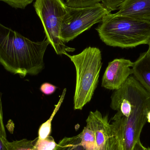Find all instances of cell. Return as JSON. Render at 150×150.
<instances>
[{
    "label": "cell",
    "instance_id": "1",
    "mask_svg": "<svg viewBox=\"0 0 150 150\" xmlns=\"http://www.w3.org/2000/svg\"><path fill=\"white\" fill-rule=\"evenodd\" d=\"M49 44L46 37L42 41H32L0 23V63L22 78L44 69V55Z\"/></svg>",
    "mask_w": 150,
    "mask_h": 150
},
{
    "label": "cell",
    "instance_id": "2",
    "mask_svg": "<svg viewBox=\"0 0 150 150\" xmlns=\"http://www.w3.org/2000/svg\"><path fill=\"white\" fill-rule=\"evenodd\" d=\"M132 103V112L128 117L117 112L111 124L114 134L117 137L121 150H133L147 122L150 110V93L132 76L127 80Z\"/></svg>",
    "mask_w": 150,
    "mask_h": 150
},
{
    "label": "cell",
    "instance_id": "3",
    "mask_svg": "<svg viewBox=\"0 0 150 150\" xmlns=\"http://www.w3.org/2000/svg\"><path fill=\"white\" fill-rule=\"evenodd\" d=\"M107 45L133 48L150 41V23L110 13L103 17L96 29Z\"/></svg>",
    "mask_w": 150,
    "mask_h": 150
},
{
    "label": "cell",
    "instance_id": "4",
    "mask_svg": "<svg viewBox=\"0 0 150 150\" xmlns=\"http://www.w3.org/2000/svg\"><path fill=\"white\" fill-rule=\"evenodd\" d=\"M65 55L76 68L74 108L82 110L91 101L98 83L102 66L101 51L98 47H88L78 54L71 55L67 53Z\"/></svg>",
    "mask_w": 150,
    "mask_h": 150
},
{
    "label": "cell",
    "instance_id": "5",
    "mask_svg": "<svg viewBox=\"0 0 150 150\" xmlns=\"http://www.w3.org/2000/svg\"><path fill=\"white\" fill-rule=\"evenodd\" d=\"M34 7L42 22L46 37L58 55L74 52L62 38V22L67 11L63 0H36Z\"/></svg>",
    "mask_w": 150,
    "mask_h": 150
},
{
    "label": "cell",
    "instance_id": "6",
    "mask_svg": "<svg viewBox=\"0 0 150 150\" xmlns=\"http://www.w3.org/2000/svg\"><path fill=\"white\" fill-rule=\"evenodd\" d=\"M67 11L62 25V38L67 43L101 22L109 12L101 3L92 7L75 8L67 6Z\"/></svg>",
    "mask_w": 150,
    "mask_h": 150
},
{
    "label": "cell",
    "instance_id": "7",
    "mask_svg": "<svg viewBox=\"0 0 150 150\" xmlns=\"http://www.w3.org/2000/svg\"><path fill=\"white\" fill-rule=\"evenodd\" d=\"M134 62L128 59H117L109 62L102 78V87L116 90L121 87L130 75L133 74Z\"/></svg>",
    "mask_w": 150,
    "mask_h": 150
},
{
    "label": "cell",
    "instance_id": "8",
    "mask_svg": "<svg viewBox=\"0 0 150 150\" xmlns=\"http://www.w3.org/2000/svg\"><path fill=\"white\" fill-rule=\"evenodd\" d=\"M86 122V126L95 133L96 150H110L111 137L114 133L108 115L104 116L98 110L91 112Z\"/></svg>",
    "mask_w": 150,
    "mask_h": 150
},
{
    "label": "cell",
    "instance_id": "9",
    "mask_svg": "<svg viewBox=\"0 0 150 150\" xmlns=\"http://www.w3.org/2000/svg\"><path fill=\"white\" fill-rule=\"evenodd\" d=\"M115 13L150 23V0H126Z\"/></svg>",
    "mask_w": 150,
    "mask_h": 150
},
{
    "label": "cell",
    "instance_id": "10",
    "mask_svg": "<svg viewBox=\"0 0 150 150\" xmlns=\"http://www.w3.org/2000/svg\"><path fill=\"white\" fill-rule=\"evenodd\" d=\"M132 68L136 79L150 93V51L142 53Z\"/></svg>",
    "mask_w": 150,
    "mask_h": 150
},
{
    "label": "cell",
    "instance_id": "11",
    "mask_svg": "<svg viewBox=\"0 0 150 150\" xmlns=\"http://www.w3.org/2000/svg\"><path fill=\"white\" fill-rule=\"evenodd\" d=\"M67 92V89L65 88L61 95L60 98L57 105H55L52 113L51 115L50 118L45 122L42 124L40 127L38 132V138L40 139H45L48 136H50L52 129V122L54 117L59 109L63 103Z\"/></svg>",
    "mask_w": 150,
    "mask_h": 150
},
{
    "label": "cell",
    "instance_id": "12",
    "mask_svg": "<svg viewBox=\"0 0 150 150\" xmlns=\"http://www.w3.org/2000/svg\"><path fill=\"white\" fill-rule=\"evenodd\" d=\"M54 150H86L82 146L79 135L65 137L57 144Z\"/></svg>",
    "mask_w": 150,
    "mask_h": 150
},
{
    "label": "cell",
    "instance_id": "13",
    "mask_svg": "<svg viewBox=\"0 0 150 150\" xmlns=\"http://www.w3.org/2000/svg\"><path fill=\"white\" fill-rule=\"evenodd\" d=\"M79 135L81 144L86 150H97L96 136L92 129L86 125Z\"/></svg>",
    "mask_w": 150,
    "mask_h": 150
},
{
    "label": "cell",
    "instance_id": "14",
    "mask_svg": "<svg viewBox=\"0 0 150 150\" xmlns=\"http://www.w3.org/2000/svg\"><path fill=\"white\" fill-rule=\"evenodd\" d=\"M37 138L33 141L24 139L16 141L11 142H8L7 148L8 150H35L34 148Z\"/></svg>",
    "mask_w": 150,
    "mask_h": 150
},
{
    "label": "cell",
    "instance_id": "15",
    "mask_svg": "<svg viewBox=\"0 0 150 150\" xmlns=\"http://www.w3.org/2000/svg\"><path fill=\"white\" fill-rule=\"evenodd\" d=\"M57 145L54 139L48 136L45 139L37 138L34 148L35 150H54Z\"/></svg>",
    "mask_w": 150,
    "mask_h": 150
},
{
    "label": "cell",
    "instance_id": "16",
    "mask_svg": "<svg viewBox=\"0 0 150 150\" xmlns=\"http://www.w3.org/2000/svg\"><path fill=\"white\" fill-rule=\"evenodd\" d=\"M101 1V0H66L65 3L68 7L84 8L92 7Z\"/></svg>",
    "mask_w": 150,
    "mask_h": 150
},
{
    "label": "cell",
    "instance_id": "17",
    "mask_svg": "<svg viewBox=\"0 0 150 150\" xmlns=\"http://www.w3.org/2000/svg\"><path fill=\"white\" fill-rule=\"evenodd\" d=\"M126 0H101V4L109 12L119 9Z\"/></svg>",
    "mask_w": 150,
    "mask_h": 150
},
{
    "label": "cell",
    "instance_id": "18",
    "mask_svg": "<svg viewBox=\"0 0 150 150\" xmlns=\"http://www.w3.org/2000/svg\"><path fill=\"white\" fill-rule=\"evenodd\" d=\"M34 0H0L16 8L24 9Z\"/></svg>",
    "mask_w": 150,
    "mask_h": 150
},
{
    "label": "cell",
    "instance_id": "19",
    "mask_svg": "<svg viewBox=\"0 0 150 150\" xmlns=\"http://www.w3.org/2000/svg\"><path fill=\"white\" fill-rule=\"evenodd\" d=\"M57 87L48 83H45L41 85L40 91L45 95H51L55 92Z\"/></svg>",
    "mask_w": 150,
    "mask_h": 150
},
{
    "label": "cell",
    "instance_id": "20",
    "mask_svg": "<svg viewBox=\"0 0 150 150\" xmlns=\"http://www.w3.org/2000/svg\"><path fill=\"white\" fill-rule=\"evenodd\" d=\"M0 136L7 138L6 131L3 122V114L2 106L1 96L0 94Z\"/></svg>",
    "mask_w": 150,
    "mask_h": 150
},
{
    "label": "cell",
    "instance_id": "21",
    "mask_svg": "<svg viewBox=\"0 0 150 150\" xmlns=\"http://www.w3.org/2000/svg\"><path fill=\"white\" fill-rule=\"evenodd\" d=\"M110 150H121L120 141L114 134L111 137Z\"/></svg>",
    "mask_w": 150,
    "mask_h": 150
},
{
    "label": "cell",
    "instance_id": "22",
    "mask_svg": "<svg viewBox=\"0 0 150 150\" xmlns=\"http://www.w3.org/2000/svg\"><path fill=\"white\" fill-rule=\"evenodd\" d=\"M8 142L7 138L0 136V150H8L7 148Z\"/></svg>",
    "mask_w": 150,
    "mask_h": 150
},
{
    "label": "cell",
    "instance_id": "23",
    "mask_svg": "<svg viewBox=\"0 0 150 150\" xmlns=\"http://www.w3.org/2000/svg\"><path fill=\"white\" fill-rule=\"evenodd\" d=\"M133 150H150V149L149 148H147L144 147L141 142L140 139H139L136 144Z\"/></svg>",
    "mask_w": 150,
    "mask_h": 150
},
{
    "label": "cell",
    "instance_id": "24",
    "mask_svg": "<svg viewBox=\"0 0 150 150\" xmlns=\"http://www.w3.org/2000/svg\"><path fill=\"white\" fill-rule=\"evenodd\" d=\"M147 122L150 123V110L148 112L147 115Z\"/></svg>",
    "mask_w": 150,
    "mask_h": 150
},
{
    "label": "cell",
    "instance_id": "25",
    "mask_svg": "<svg viewBox=\"0 0 150 150\" xmlns=\"http://www.w3.org/2000/svg\"><path fill=\"white\" fill-rule=\"evenodd\" d=\"M149 45V48L148 50H149V51H150V41L149 42V45Z\"/></svg>",
    "mask_w": 150,
    "mask_h": 150
}]
</instances>
